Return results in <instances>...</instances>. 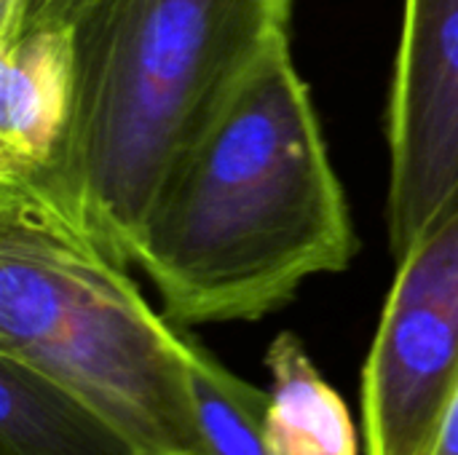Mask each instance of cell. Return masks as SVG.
<instances>
[{"label":"cell","mask_w":458,"mask_h":455,"mask_svg":"<svg viewBox=\"0 0 458 455\" xmlns=\"http://www.w3.org/2000/svg\"><path fill=\"white\" fill-rule=\"evenodd\" d=\"M354 252L344 185L282 38L158 190L134 268L166 319L199 327L263 319Z\"/></svg>","instance_id":"cell-1"},{"label":"cell","mask_w":458,"mask_h":455,"mask_svg":"<svg viewBox=\"0 0 458 455\" xmlns=\"http://www.w3.org/2000/svg\"><path fill=\"white\" fill-rule=\"evenodd\" d=\"M293 0H83L72 115L48 177L0 201L48 209L134 265L148 212L282 38Z\"/></svg>","instance_id":"cell-2"},{"label":"cell","mask_w":458,"mask_h":455,"mask_svg":"<svg viewBox=\"0 0 458 455\" xmlns=\"http://www.w3.org/2000/svg\"><path fill=\"white\" fill-rule=\"evenodd\" d=\"M0 354L48 375L153 455H209L191 333L59 215L0 206Z\"/></svg>","instance_id":"cell-3"},{"label":"cell","mask_w":458,"mask_h":455,"mask_svg":"<svg viewBox=\"0 0 458 455\" xmlns=\"http://www.w3.org/2000/svg\"><path fill=\"white\" fill-rule=\"evenodd\" d=\"M458 394V198L397 257L362 367L365 455H432Z\"/></svg>","instance_id":"cell-4"},{"label":"cell","mask_w":458,"mask_h":455,"mask_svg":"<svg viewBox=\"0 0 458 455\" xmlns=\"http://www.w3.org/2000/svg\"><path fill=\"white\" fill-rule=\"evenodd\" d=\"M386 147L397 260L458 198V0H403Z\"/></svg>","instance_id":"cell-5"},{"label":"cell","mask_w":458,"mask_h":455,"mask_svg":"<svg viewBox=\"0 0 458 455\" xmlns=\"http://www.w3.org/2000/svg\"><path fill=\"white\" fill-rule=\"evenodd\" d=\"M72 97V27H35L0 40V190L35 188L48 177Z\"/></svg>","instance_id":"cell-6"},{"label":"cell","mask_w":458,"mask_h":455,"mask_svg":"<svg viewBox=\"0 0 458 455\" xmlns=\"http://www.w3.org/2000/svg\"><path fill=\"white\" fill-rule=\"evenodd\" d=\"M0 455H153L105 413L0 354Z\"/></svg>","instance_id":"cell-7"},{"label":"cell","mask_w":458,"mask_h":455,"mask_svg":"<svg viewBox=\"0 0 458 455\" xmlns=\"http://www.w3.org/2000/svg\"><path fill=\"white\" fill-rule=\"evenodd\" d=\"M266 367L271 455H360L346 402L317 370L298 335H276L266 351Z\"/></svg>","instance_id":"cell-8"},{"label":"cell","mask_w":458,"mask_h":455,"mask_svg":"<svg viewBox=\"0 0 458 455\" xmlns=\"http://www.w3.org/2000/svg\"><path fill=\"white\" fill-rule=\"evenodd\" d=\"M191 381L199 424L209 455H271V394L231 373L201 341L191 335Z\"/></svg>","instance_id":"cell-9"},{"label":"cell","mask_w":458,"mask_h":455,"mask_svg":"<svg viewBox=\"0 0 458 455\" xmlns=\"http://www.w3.org/2000/svg\"><path fill=\"white\" fill-rule=\"evenodd\" d=\"M81 5L83 0H24L16 29L8 38L19 35L21 29H35V27H51V24L70 27ZM8 38H0V40H8Z\"/></svg>","instance_id":"cell-10"},{"label":"cell","mask_w":458,"mask_h":455,"mask_svg":"<svg viewBox=\"0 0 458 455\" xmlns=\"http://www.w3.org/2000/svg\"><path fill=\"white\" fill-rule=\"evenodd\" d=\"M432 455H458V394L448 410V418L443 424V432H440V440L435 445Z\"/></svg>","instance_id":"cell-11"},{"label":"cell","mask_w":458,"mask_h":455,"mask_svg":"<svg viewBox=\"0 0 458 455\" xmlns=\"http://www.w3.org/2000/svg\"><path fill=\"white\" fill-rule=\"evenodd\" d=\"M21 5H24V0H0V38H8L16 29Z\"/></svg>","instance_id":"cell-12"}]
</instances>
